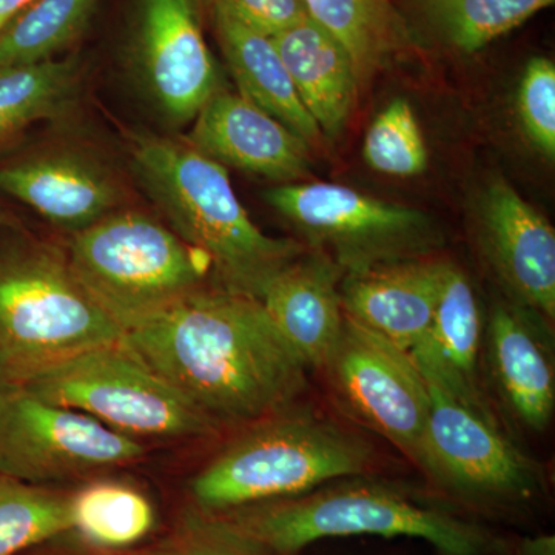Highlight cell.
Listing matches in <instances>:
<instances>
[{"mask_svg":"<svg viewBox=\"0 0 555 555\" xmlns=\"http://www.w3.org/2000/svg\"><path fill=\"white\" fill-rule=\"evenodd\" d=\"M122 343L219 430L280 414L306 387L308 367L261 299L219 286L198 288Z\"/></svg>","mask_w":555,"mask_h":555,"instance_id":"1","label":"cell"},{"mask_svg":"<svg viewBox=\"0 0 555 555\" xmlns=\"http://www.w3.org/2000/svg\"><path fill=\"white\" fill-rule=\"evenodd\" d=\"M131 167L169 228L207 259L217 286L261 299L272 278L308 248L272 238L240 203L229 171L188 141L139 138Z\"/></svg>","mask_w":555,"mask_h":555,"instance_id":"2","label":"cell"},{"mask_svg":"<svg viewBox=\"0 0 555 555\" xmlns=\"http://www.w3.org/2000/svg\"><path fill=\"white\" fill-rule=\"evenodd\" d=\"M236 534L273 555H297L334 537H409L425 540L441 555H503L502 540L480 526L416 502L390 486H321L291 499L208 513Z\"/></svg>","mask_w":555,"mask_h":555,"instance_id":"3","label":"cell"},{"mask_svg":"<svg viewBox=\"0 0 555 555\" xmlns=\"http://www.w3.org/2000/svg\"><path fill=\"white\" fill-rule=\"evenodd\" d=\"M372 462L374 449L363 437L286 409L230 441L192 478L190 496L203 513H224L363 476Z\"/></svg>","mask_w":555,"mask_h":555,"instance_id":"4","label":"cell"},{"mask_svg":"<svg viewBox=\"0 0 555 555\" xmlns=\"http://www.w3.org/2000/svg\"><path fill=\"white\" fill-rule=\"evenodd\" d=\"M122 337L79 283L67 251L31 238L0 246V382H25Z\"/></svg>","mask_w":555,"mask_h":555,"instance_id":"5","label":"cell"},{"mask_svg":"<svg viewBox=\"0 0 555 555\" xmlns=\"http://www.w3.org/2000/svg\"><path fill=\"white\" fill-rule=\"evenodd\" d=\"M65 251L79 283L122 335L206 286L210 270L169 225L122 208L73 233Z\"/></svg>","mask_w":555,"mask_h":555,"instance_id":"6","label":"cell"},{"mask_svg":"<svg viewBox=\"0 0 555 555\" xmlns=\"http://www.w3.org/2000/svg\"><path fill=\"white\" fill-rule=\"evenodd\" d=\"M17 383L50 403L82 412L138 441L195 440L219 433L122 339L87 350Z\"/></svg>","mask_w":555,"mask_h":555,"instance_id":"7","label":"cell"},{"mask_svg":"<svg viewBox=\"0 0 555 555\" xmlns=\"http://www.w3.org/2000/svg\"><path fill=\"white\" fill-rule=\"evenodd\" d=\"M264 198L345 273L430 257L443 241L429 215L332 182L280 184Z\"/></svg>","mask_w":555,"mask_h":555,"instance_id":"8","label":"cell"},{"mask_svg":"<svg viewBox=\"0 0 555 555\" xmlns=\"http://www.w3.org/2000/svg\"><path fill=\"white\" fill-rule=\"evenodd\" d=\"M141 441L91 416L50 403L17 382H0V474L50 486L133 465Z\"/></svg>","mask_w":555,"mask_h":555,"instance_id":"9","label":"cell"},{"mask_svg":"<svg viewBox=\"0 0 555 555\" xmlns=\"http://www.w3.org/2000/svg\"><path fill=\"white\" fill-rule=\"evenodd\" d=\"M430 409L415 462L437 485L462 499L514 503L539 492L540 470L481 414L440 387L426 383Z\"/></svg>","mask_w":555,"mask_h":555,"instance_id":"10","label":"cell"},{"mask_svg":"<svg viewBox=\"0 0 555 555\" xmlns=\"http://www.w3.org/2000/svg\"><path fill=\"white\" fill-rule=\"evenodd\" d=\"M332 396L361 426L415 460L429 416V389L408 352L345 313L323 364Z\"/></svg>","mask_w":555,"mask_h":555,"instance_id":"11","label":"cell"},{"mask_svg":"<svg viewBox=\"0 0 555 555\" xmlns=\"http://www.w3.org/2000/svg\"><path fill=\"white\" fill-rule=\"evenodd\" d=\"M130 56L155 107L173 120L195 119L219 90V75L190 0H137Z\"/></svg>","mask_w":555,"mask_h":555,"instance_id":"12","label":"cell"},{"mask_svg":"<svg viewBox=\"0 0 555 555\" xmlns=\"http://www.w3.org/2000/svg\"><path fill=\"white\" fill-rule=\"evenodd\" d=\"M478 248L499 283L521 309L554 320L555 232L503 178L489 181L477 199Z\"/></svg>","mask_w":555,"mask_h":555,"instance_id":"13","label":"cell"},{"mask_svg":"<svg viewBox=\"0 0 555 555\" xmlns=\"http://www.w3.org/2000/svg\"><path fill=\"white\" fill-rule=\"evenodd\" d=\"M0 192L72 235L119 210L126 198L108 164L73 145L36 149L3 164Z\"/></svg>","mask_w":555,"mask_h":555,"instance_id":"14","label":"cell"},{"mask_svg":"<svg viewBox=\"0 0 555 555\" xmlns=\"http://www.w3.org/2000/svg\"><path fill=\"white\" fill-rule=\"evenodd\" d=\"M193 120L189 144L225 169L280 184L312 177L313 150L308 142L243 94L219 89Z\"/></svg>","mask_w":555,"mask_h":555,"instance_id":"15","label":"cell"},{"mask_svg":"<svg viewBox=\"0 0 555 555\" xmlns=\"http://www.w3.org/2000/svg\"><path fill=\"white\" fill-rule=\"evenodd\" d=\"M447 264L422 257L345 273L339 284L343 310L409 352L429 327Z\"/></svg>","mask_w":555,"mask_h":555,"instance_id":"16","label":"cell"},{"mask_svg":"<svg viewBox=\"0 0 555 555\" xmlns=\"http://www.w3.org/2000/svg\"><path fill=\"white\" fill-rule=\"evenodd\" d=\"M343 276L345 270L327 255L308 247L262 292L266 312L306 367H323L341 334Z\"/></svg>","mask_w":555,"mask_h":555,"instance_id":"17","label":"cell"},{"mask_svg":"<svg viewBox=\"0 0 555 555\" xmlns=\"http://www.w3.org/2000/svg\"><path fill=\"white\" fill-rule=\"evenodd\" d=\"M481 315L476 291L462 269L448 261L433 320L411 350L426 383L481 414L492 415L480 385Z\"/></svg>","mask_w":555,"mask_h":555,"instance_id":"18","label":"cell"},{"mask_svg":"<svg viewBox=\"0 0 555 555\" xmlns=\"http://www.w3.org/2000/svg\"><path fill=\"white\" fill-rule=\"evenodd\" d=\"M270 39L324 138H338L361 94L350 54L310 16Z\"/></svg>","mask_w":555,"mask_h":555,"instance_id":"19","label":"cell"},{"mask_svg":"<svg viewBox=\"0 0 555 555\" xmlns=\"http://www.w3.org/2000/svg\"><path fill=\"white\" fill-rule=\"evenodd\" d=\"M489 361L500 396L532 430L550 425L555 409L553 358L520 306L496 305L488 328Z\"/></svg>","mask_w":555,"mask_h":555,"instance_id":"20","label":"cell"},{"mask_svg":"<svg viewBox=\"0 0 555 555\" xmlns=\"http://www.w3.org/2000/svg\"><path fill=\"white\" fill-rule=\"evenodd\" d=\"M211 13L219 47L240 94L305 139L310 149L323 147L326 138L299 100L272 39L250 30L222 10L214 9Z\"/></svg>","mask_w":555,"mask_h":555,"instance_id":"21","label":"cell"},{"mask_svg":"<svg viewBox=\"0 0 555 555\" xmlns=\"http://www.w3.org/2000/svg\"><path fill=\"white\" fill-rule=\"evenodd\" d=\"M308 14L352 57L361 93L393 62L414 53L415 35L393 0H302Z\"/></svg>","mask_w":555,"mask_h":555,"instance_id":"22","label":"cell"},{"mask_svg":"<svg viewBox=\"0 0 555 555\" xmlns=\"http://www.w3.org/2000/svg\"><path fill=\"white\" fill-rule=\"evenodd\" d=\"M555 0H403L397 7L412 33L420 30L448 50L474 54L516 30Z\"/></svg>","mask_w":555,"mask_h":555,"instance_id":"23","label":"cell"},{"mask_svg":"<svg viewBox=\"0 0 555 555\" xmlns=\"http://www.w3.org/2000/svg\"><path fill=\"white\" fill-rule=\"evenodd\" d=\"M156 511L137 486L118 478H90L72 492V531L100 551H124L152 534Z\"/></svg>","mask_w":555,"mask_h":555,"instance_id":"24","label":"cell"},{"mask_svg":"<svg viewBox=\"0 0 555 555\" xmlns=\"http://www.w3.org/2000/svg\"><path fill=\"white\" fill-rule=\"evenodd\" d=\"M100 0H31L0 30V69L57 60L89 27Z\"/></svg>","mask_w":555,"mask_h":555,"instance_id":"25","label":"cell"},{"mask_svg":"<svg viewBox=\"0 0 555 555\" xmlns=\"http://www.w3.org/2000/svg\"><path fill=\"white\" fill-rule=\"evenodd\" d=\"M76 57L0 69V142L67 112L80 86Z\"/></svg>","mask_w":555,"mask_h":555,"instance_id":"26","label":"cell"},{"mask_svg":"<svg viewBox=\"0 0 555 555\" xmlns=\"http://www.w3.org/2000/svg\"><path fill=\"white\" fill-rule=\"evenodd\" d=\"M72 531V492L0 474V555H20Z\"/></svg>","mask_w":555,"mask_h":555,"instance_id":"27","label":"cell"},{"mask_svg":"<svg viewBox=\"0 0 555 555\" xmlns=\"http://www.w3.org/2000/svg\"><path fill=\"white\" fill-rule=\"evenodd\" d=\"M367 166L393 178L425 173L429 150L411 102L398 98L374 119L364 138Z\"/></svg>","mask_w":555,"mask_h":555,"instance_id":"28","label":"cell"},{"mask_svg":"<svg viewBox=\"0 0 555 555\" xmlns=\"http://www.w3.org/2000/svg\"><path fill=\"white\" fill-rule=\"evenodd\" d=\"M517 116L525 137L546 159L555 158V65L537 56L518 82Z\"/></svg>","mask_w":555,"mask_h":555,"instance_id":"29","label":"cell"},{"mask_svg":"<svg viewBox=\"0 0 555 555\" xmlns=\"http://www.w3.org/2000/svg\"><path fill=\"white\" fill-rule=\"evenodd\" d=\"M152 555H269L214 514L190 509Z\"/></svg>","mask_w":555,"mask_h":555,"instance_id":"30","label":"cell"},{"mask_svg":"<svg viewBox=\"0 0 555 555\" xmlns=\"http://www.w3.org/2000/svg\"><path fill=\"white\" fill-rule=\"evenodd\" d=\"M214 9L224 11L268 38L288 30L309 16L302 0H215Z\"/></svg>","mask_w":555,"mask_h":555,"instance_id":"31","label":"cell"},{"mask_svg":"<svg viewBox=\"0 0 555 555\" xmlns=\"http://www.w3.org/2000/svg\"><path fill=\"white\" fill-rule=\"evenodd\" d=\"M516 555H555V537L539 535L521 540Z\"/></svg>","mask_w":555,"mask_h":555,"instance_id":"32","label":"cell"},{"mask_svg":"<svg viewBox=\"0 0 555 555\" xmlns=\"http://www.w3.org/2000/svg\"><path fill=\"white\" fill-rule=\"evenodd\" d=\"M30 2L31 0H0V30Z\"/></svg>","mask_w":555,"mask_h":555,"instance_id":"33","label":"cell"},{"mask_svg":"<svg viewBox=\"0 0 555 555\" xmlns=\"http://www.w3.org/2000/svg\"><path fill=\"white\" fill-rule=\"evenodd\" d=\"M16 225L17 219L5 207L0 206V230L14 229Z\"/></svg>","mask_w":555,"mask_h":555,"instance_id":"34","label":"cell"},{"mask_svg":"<svg viewBox=\"0 0 555 555\" xmlns=\"http://www.w3.org/2000/svg\"><path fill=\"white\" fill-rule=\"evenodd\" d=\"M42 546V545H40ZM40 546L31 547V550L25 551L20 555H82L76 553H69V551H50V550H40Z\"/></svg>","mask_w":555,"mask_h":555,"instance_id":"35","label":"cell"},{"mask_svg":"<svg viewBox=\"0 0 555 555\" xmlns=\"http://www.w3.org/2000/svg\"><path fill=\"white\" fill-rule=\"evenodd\" d=\"M190 2H192L193 9H195L196 16L201 17L203 11H211L214 9L215 0H190Z\"/></svg>","mask_w":555,"mask_h":555,"instance_id":"36","label":"cell"}]
</instances>
